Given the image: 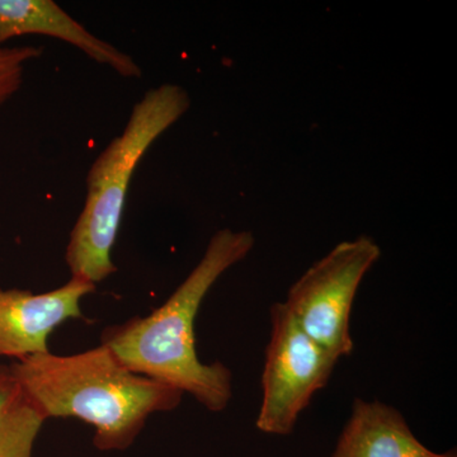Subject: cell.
Segmentation results:
<instances>
[{"label": "cell", "instance_id": "2", "mask_svg": "<svg viewBox=\"0 0 457 457\" xmlns=\"http://www.w3.org/2000/svg\"><path fill=\"white\" fill-rule=\"evenodd\" d=\"M45 420L78 418L95 428L99 451L134 444L150 416L179 408L183 393L135 374L106 345L79 353L35 354L9 365Z\"/></svg>", "mask_w": 457, "mask_h": 457}, {"label": "cell", "instance_id": "6", "mask_svg": "<svg viewBox=\"0 0 457 457\" xmlns=\"http://www.w3.org/2000/svg\"><path fill=\"white\" fill-rule=\"evenodd\" d=\"M96 285L71 278L49 293L0 288V357L16 361L50 352L47 339L69 319H86L80 300Z\"/></svg>", "mask_w": 457, "mask_h": 457}, {"label": "cell", "instance_id": "4", "mask_svg": "<svg viewBox=\"0 0 457 457\" xmlns=\"http://www.w3.org/2000/svg\"><path fill=\"white\" fill-rule=\"evenodd\" d=\"M380 255V246L369 237L339 243L288 290L284 303L295 321L337 360L353 352L352 306Z\"/></svg>", "mask_w": 457, "mask_h": 457}, {"label": "cell", "instance_id": "5", "mask_svg": "<svg viewBox=\"0 0 457 457\" xmlns=\"http://www.w3.org/2000/svg\"><path fill=\"white\" fill-rule=\"evenodd\" d=\"M270 318L255 426L267 435L287 436L312 396L326 386L338 360L303 332L284 303H273Z\"/></svg>", "mask_w": 457, "mask_h": 457}, {"label": "cell", "instance_id": "9", "mask_svg": "<svg viewBox=\"0 0 457 457\" xmlns=\"http://www.w3.org/2000/svg\"><path fill=\"white\" fill-rule=\"evenodd\" d=\"M45 422L9 365H0V457H32Z\"/></svg>", "mask_w": 457, "mask_h": 457}, {"label": "cell", "instance_id": "10", "mask_svg": "<svg viewBox=\"0 0 457 457\" xmlns=\"http://www.w3.org/2000/svg\"><path fill=\"white\" fill-rule=\"evenodd\" d=\"M41 55L36 46L0 47V108L22 87L26 66Z\"/></svg>", "mask_w": 457, "mask_h": 457}, {"label": "cell", "instance_id": "3", "mask_svg": "<svg viewBox=\"0 0 457 457\" xmlns=\"http://www.w3.org/2000/svg\"><path fill=\"white\" fill-rule=\"evenodd\" d=\"M191 99L182 87L162 84L132 107L122 134L96 159L87 177V196L65 262L71 278L97 286L116 273L112 249L121 225L132 176L149 147L187 112Z\"/></svg>", "mask_w": 457, "mask_h": 457}, {"label": "cell", "instance_id": "8", "mask_svg": "<svg viewBox=\"0 0 457 457\" xmlns=\"http://www.w3.org/2000/svg\"><path fill=\"white\" fill-rule=\"evenodd\" d=\"M400 411L380 402L354 400L333 457H435Z\"/></svg>", "mask_w": 457, "mask_h": 457}, {"label": "cell", "instance_id": "7", "mask_svg": "<svg viewBox=\"0 0 457 457\" xmlns=\"http://www.w3.org/2000/svg\"><path fill=\"white\" fill-rule=\"evenodd\" d=\"M29 35L64 41L123 78L143 74L130 55L93 35L53 0H0V47L12 38Z\"/></svg>", "mask_w": 457, "mask_h": 457}, {"label": "cell", "instance_id": "1", "mask_svg": "<svg viewBox=\"0 0 457 457\" xmlns=\"http://www.w3.org/2000/svg\"><path fill=\"white\" fill-rule=\"evenodd\" d=\"M253 246L251 231L219 230L197 266L163 305L147 317L107 327L101 345L135 374L176 387L207 411L220 413L233 398V374L220 361L204 363L198 359L195 321L212 286Z\"/></svg>", "mask_w": 457, "mask_h": 457}, {"label": "cell", "instance_id": "11", "mask_svg": "<svg viewBox=\"0 0 457 457\" xmlns=\"http://www.w3.org/2000/svg\"><path fill=\"white\" fill-rule=\"evenodd\" d=\"M435 457H457L455 453H436Z\"/></svg>", "mask_w": 457, "mask_h": 457}]
</instances>
